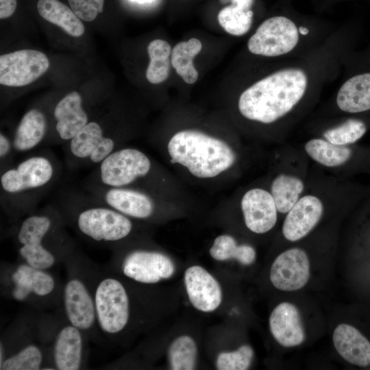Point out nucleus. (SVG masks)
<instances>
[{
  "label": "nucleus",
  "instance_id": "obj_28",
  "mask_svg": "<svg viewBox=\"0 0 370 370\" xmlns=\"http://www.w3.org/2000/svg\"><path fill=\"white\" fill-rule=\"evenodd\" d=\"M171 48L170 45L161 39L153 40L147 46L150 62L146 71L147 79L151 84L165 81L169 74Z\"/></svg>",
  "mask_w": 370,
  "mask_h": 370
},
{
  "label": "nucleus",
  "instance_id": "obj_2",
  "mask_svg": "<svg viewBox=\"0 0 370 370\" xmlns=\"http://www.w3.org/2000/svg\"><path fill=\"white\" fill-rule=\"evenodd\" d=\"M17 220L14 238L22 262L49 270L75 250L65 219L56 205L36 209Z\"/></svg>",
  "mask_w": 370,
  "mask_h": 370
},
{
  "label": "nucleus",
  "instance_id": "obj_4",
  "mask_svg": "<svg viewBox=\"0 0 370 370\" xmlns=\"http://www.w3.org/2000/svg\"><path fill=\"white\" fill-rule=\"evenodd\" d=\"M56 205L67 225L86 240L101 245H113L131 234V219L83 189H62Z\"/></svg>",
  "mask_w": 370,
  "mask_h": 370
},
{
  "label": "nucleus",
  "instance_id": "obj_1",
  "mask_svg": "<svg viewBox=\"0 0 370 370\" xmlns=\"http://www.w3.org/2000/svg\"><path fill=\"white\" fill-rule=\"evenodd\" d=\"M62 166L56 156L42 150L1 169L0 203L16 221L35 210L59 180Z\"/></svg>",
  "mask_w": 370,
  "mask_h": 370
},
{
  "label": "nucleus",
  "instance_id": "obj_13",
  "mask_svg": "<svg viewBox=\"0 0 370 370\" xmlns=\"http://www.w3.org/2000/svg\"><path fill=\"white\" fill-rule=\"evenodd\" d=\"M120 270L130 280L140 284H152L171 277L175 272V265L162 253L136 249L123 258Z\"/></svg>",
  "mask_w": 370,
  "mask_h": 370
},
{
  "label": "nucleus",
  "instance_id": "obj_23",
  "mask_svg": "<svg viewBox=\"0 0 370 370\" xmlns=\"http://www.w3.org/2000/svg\"><path fill=\"white\" fill-rule=\"evenodd\" d=\"M336 104L343 112L362 113L370 110V72L356 74L340 87Z\"/></svg>",
  "mask_w": 370,
  "mask_h": 370
},
{
  "label": "nucleus",
  "instance_id": "obj_21",
  "mask_svg": "<svg viewBox=\"0 0 370 370\" xmlns=\"http://www.w3.org/2000/svg\"><path fill=\"white\" fill-rule=\"evenodd\" d=\"M332 339L337 352L348 362L359 367L370 364V342L356 328L341 323L335 328Z\"/></svg>",
  "mask_w": 370,
  "mask_h": 370
},
{
  "label": "nucleus",
  "instance_id": "obj_9",
  "mask_svg": "<svg viewBox=\"0 0 370 370\" xmlns=\"http://www.w3.org/2000/svg\"><path fill=\"white\" fill-rule=\"evenodd\" d=\"M151 169L150 159L134 148H120L95 166L85 183L106 187H130L146 177Z\"/></svg>",
  "mask_w": 370,
  "mask_h": 370
},
{
  "label": "nucleus",
  "instance_id": "obj_27",
  "mask_svg": "<svg viewBox=\"0 0 370 370\" xmlns=\"http://www.w3.org/2000/svg\"><path fill=\"white\" fill-rule=\"evenodd\" d=\"M210 254L217 260L234 258L245 265L251 264L256 256L253 247L246 244L238 245L236 240L227 234L220 235L215 238L210 249Z\"/></svg>",
  "mask_w": 370,
  "mask_h": 370
},
{
  "label": "nucleus",
  "instance_id": "obj_32",
  "mask_svg": "<svg viewBox=\"0 0 370 370\" xmlns=\"http://www.w3.org/2000/svg\"><path fill=\"white\" fill-rule=\"evenodd\" d=\"M254 356L252 348L244 345L231 352H222L217 359L216 366L219 370H245L247 369Z\"/></svg>",
  "mask_w": 370,
  "mask_h": 370
},
{
  "label": "nucleus",
  "instance_id": "obj_15",
  "mask_svg": "<svg viewBox=\"0 0 370 370\" xmlns=\"http://www.w3.org/2000/svg\"><path fill=\"white\" fill-rule=\"evenodd\" d=\"M55 133L47 143H67L90 121L81 95L72 91L62 97L53 111Z\"/></svg>",
  "mask_w": 370,
  "mask_h": 370
},
{
  "label": "nucleus",
  "instance_id": "obj_37",
  "mask_svg": "<svg viewBox=\"0 0 370 370\" xmlns=\"http://www.w3.org/2000/svg\"><path fill=\"white\" fill-rule=\"evenodd\" d=\"M300 32H301V34L305 35V34H308V30L306 28L301 27L300 28Z\"/></svg>",
  "mask_w": 370,
  "mask_h": 370
},
{
  "label": "nucleus",
  "instance_id": "obj_25",
  "mask_svg": "<svg viewBox=\"0 0 370 370\" xmlns=\"http://www.w3.org/2000/svg\"><path fill=\"white\" fill-rule=\"evenodd\" d=\"M202 48L201 41L193 38L188 41L177 43L171 52V64L183 80L188 84L195 83L198 72L193 65L194 58Z\"/></svg>",
  "mask_w": 370,
  "mask_h": 370
},
{
  "label": "nucleus",
  "instance_id": "obj_34",
  "mask_svg": "<svg viewBox=\"0 0 370 370\" xmlns=\"http://www.w3.org/2000/svg\"><path fill=\"white\" fill-rule=\"evenodd\" d=\"M16 153L12 138L1 132L0 133V168L1 169L10 165L14 154Z\"/></svg>",
  "mask_w": 370,
  "mask_h": 370
},
{
  "label": "nucleus",
  "instance_id": "obj_11",
  "mask_svg": "<svg viewBox=\"0 0 370 370\" xmlns=\"http://www.w3.org/2000/svg\"><path fill=\"white\" fill-rule=\"evenodd\" d=\"M49 61L41 51L23 49L0 56V84L10 87L28 85L49 69Z\"/></svg>",
  "mask_w": 370,
  "mask_h": 370
},
{
  "label": "nucleus",
  "instance_id": "obj_17",
  "mask_svg": "<svg viewBox=\"0 0 370 370\" xmlns=\"http://www.w3.org/2000/svg\"><path fill=\"white\" fill-rule=\"evenodd\" d=\"M86 340L88 338L84 333L69 322L58 329L51 349L53 368L81 369L85 362Z\"/></svg>",
  "mask_w": 370,
  "mask_h": 370
},
{
  "label": "nucleus",
  "instance_id": "obj_33",
  "mask_svg": "<svg viewBox=\"0 0 370 370\" xmlns=\"http://www.w3.org/2000/svg\"><path fill=\"white\" fill-rule=\"evenodd\" d=\"M75 14L82 20L90 22L103 12L104 0H68Z\"/></svg>",
  "mask_w": 370,
  "mask_h": 370
},
{
  "label": "nucleus",
  "instance_id": "obj_24",
  "mask_svg": "<svg viewBox=\"0 0 370 370\" xmlns=\"http://www.w3.org/2000/svg\"><path fill=\"white\" fill-rule=\"evenodd\" d=\"M37 10L44 19L60 27L71 36L79 37L84 33L85 27L80 18L58 0H39Z\"/></svg>",
  "mask_w": 370,
  "mask_h": 370
},
{
  "label": "nucleus",
  "instance_id": "obj_31",
  "mask_svg": "<svg viewBox=\"0 0 370 370\" xmlns=\"http://www.w3.org/2000/svg\"><path fill=\"white\" fill-rule=\"evenodd\" d=\"M367 132V125L358 119H348L341 123L325 130L321 138L336 145H352L360 140Z\"/></svg>",
  "mask_w": 370,
  "mask_h": 370
},
{
  "label": "nucleus",
  "instance_id": "obj_36",
  "mask_svg": "<svg viewBox=\"0 0 370 370\" xmlns=\"http://www.w3.org/2000/svg\"><path fill=\"white\" fill-rule=\"evenodd\" d=\"M131 1L138 3H150L153 0H131Z\"/></svg>",
  "mask_w": 370,
  "mask_h": 370
},
{
  "label": "nucleus",
  "instance_id": "obj_20",
  "mask_svg": "<svg viewBox=\"0 0 370 370\" xmlns=\"http://www.w3.org/2000/svg\"><path fill=\"white\" fill-rule=\"evenodd\" d=\"M49 134L45 113L39 108L29 110L21 118L12 137L15 153L32 151L42 146Z\"/></svg>",
  "mask_w": 370,
  "mask_h": 370
},
{
  "label": "nucleus",
  "instance_id": "obj_3",
  "mask_svg": "<svg viewBox=\"0 0 370 370\" xmlns=\"http://www.w3.org/2000/svg\"><path fill=\"white\" fill-rule=\"evenodd\" d=\"M308 84L306 73L298 68L275 71L246 88L238 108L245 119L262 124L284 120L300 105Z\"/></svg>",
  "mask_w": 370,
  "mask_h": 370
},
{
  "label": "nucleus",
  "instance_id": "obj_30",
  "mask_svg": "<svg viewBox=\"0 0 370 370\" xmlns=\"http://www.w3.org/2000/svg\"><path fill=\"white\" fill-rule=\"evenodd\" d=\"M197 345L189 336L182 335L176 338L168 349V358L171 369L192 370L195 368Z\"/></svg>",
  "mask_w": 370,
  "mask_h": 370
},
{
  "label": "nucleus",
  "instance_id": "obj_10",
  "mask_svg": "<svg viewBox=\"0 0 370 370\" xmlns=\"http://www.w3.org/2000/svg\"><path fill=\"white\" fill-rule=\"evenodd\" d=\"M299 39V29L290 18L276 16L267 18L258 27L247 42L255 55L276 57L293 51Z\"/></svg>",
  "mask_w": 370,
  "mask_h": 370
},
{
  "label": "nucleus",
  "instance_id": "obj_12",
  "mask_svg": "<svg viewBox=\"0 0 370 370\" xmlns=\"http://www.w3.org/2000/svg\"><path fill=\"white\" fill-rule=\"evenodd\" d=\"M82 189L130 219H146L151 217L154 212L153 199L140 190L127 187H106L89 183H85Z\"/></svg>",
  "mask_w": 370,
  "mask_h": 370
},
{
  "label": "nucleus",
  "instance_id": "obj_18",
  "mask_svg": "<svg viewBox=\"0 0 370 370\" xmlns=\"http://www.w3.org/2000/svg\"><path fill=\"white\" fill-rule=\"evenodd\" d=\"M184 284L191 304L198 310L212 312L221 304V286L202 267L194 265L188 267L184 273Z\"/></svg>",
  "mask_w": 370,
  "mask_h": 370
},
{
  "label": "nucleus",
  "instance_id": "obj_14",
  "mask_svg": "<svg viewBox=\"0 0 370 370\" xmlns=\"http://www.w3.org/2000/svg\"><path fill=\"white\" fill-rule=\"evenodd\" d=\"M310 278V262L306 252L297 247L281 253L273 261L270 280L278 289L294 291L304 287Z\"/></svg>",
  "mask_w": 370,
  "mask_h": 370
},
{
  "label": "nucleus",
  "instance_id": "obj_7",
  "mask_svg": "<svg viewBox=\"0 0 370 370\" xmlns=\"http://www.w3.org/2000/svg\"><path fill=\"white\" fill-rule=\"evenodd\" d=\"M340 184H310L285 214L282 232L284 238L298 241L306 236L323 219L327 208L340 201Z\"/></svg>",
  "mask_w": 370,
  "mask_h": 370
},
{
  "label": "nucleus",
  "instance_id": "obj_8",
  "mask_svg": "<svg viewBox=\"0 0 370 370\" xmlns=\"http://www.w3.org/2000/svg\"><path fill=\"white\" fill-rule=\"evenodd\" d=\"M1 276L7 293L16 301L39 304L62 297V289L48 270L22 262L8 268Z\"/></svg>",
  "mask_w": 370,
  "mask_h": 370
},
{
  "label": "nucleus",
  "instance_id": "obj_6",
  "mask_svg": "<svg viewBox=\"0 0 370 370\" xmlns=\"http://www.w3.org/2000/svg\"><path fill=\"white\" fill-rule=\"evenodd\" d=\"M171 163L186 167L199 178L214 177L230 169L236 156L225 142L194 130L174 134L168 144Z\"/></svg>",
  "mask_w": 370,
  "mask_h": 370
},
{
  "label": "nucleus",
  "instance_id": "obj_5",
  "mask_svg": "<svg viewBox=\"0 0 370 370\" xmlns=\"http://www.w3.org/2000/svg\"><path fill=\"white\" fill-rule=\"evenodd\" d=\"M66 280L61 301L67 322L81 330L88 340L102 338L97 325L92 276V261L75 250L64 261Z\"/></svg>",
  "mask_w": 370,
  "mask_h": 370
},
{
  "label": "nucleus",
  "instance_id": "obj_26",
  "mask_svg": "<svg viewBox=\"0 0 370 370\" xmlns=\"http://www.w3.org/2000/svg\"><path fill=\"white\" fill-rule=\"evenodd\" d=\"M45 357L40 346L27 342L7 355L0 370L42 369Z\"/></svg>",
  "mask_w": 370,
  "mask_h": 370
},
{
  "label": "nucleus",
  "instance_id": "obj_35",
  "mask_svg": "<svg viewBox=\"0 0 370 370\" xmlns=\"http://www.w3.org/2000/svg\"><path fill=\"white\" fill-rule=\"evenodd\" d=\"M16 5V0H0V18L4 19L12 16Z\"/></svg>",
  "mask_w": 370,
  "mask_h": 370
},
{
  "label": "nucleus",
  "instance_id": "obj_22",
  "mask_svg": "<svg viewBox=\"0 0 370 370\" xmlns=\"http://www.w3.org/2000/svg\"><path fill=\"white\" fill-rule=\"evenodd\" d=\"M304 175L295 169L283 168L271 181L270 193L279 213L286 214L307 188Z\"/></svg>",
  "mask_w": 370,
  "mask_h": 370
},
{
  "label": "nucleus",
  "instance_id": "obj_19",
  "mask_svg": "<svg viewBox=\"0 0 370 370\" xmlns=\"http://www.w3.org/2000/svg\"><path fill=\"white\" fill-rule=\"evenodd\" d=\"M269 327L274 338L284 347H295L305 339V332L299 312L288 302H282L272 311Z\"/></svg>",
  "mask_w": 370,
  "mask_h": 370
},
{
  "label": "nucleus",
  "instance_id": "obj_29",
  "mask_svg": "<svg viewBox=\"0 0 370 370\" xmlns=\"http://www.w3.org/2000/svg\"><path fill=\"white\" fill-rule=\"evenodd\" d=\"M218 14V21L223 29L233 36H242L251 27L253 11L247 6L232 2Z\"/></svg>",
  "mask_w": 370,
  "mask_h": 370
},
{
  "label": "nucleus",
  "instance_id": "obj_16",
  "mask_svg": "<svg viewBox=\"0 0 370 370\" xmlns=\"http://www.w3.org/2000/svg\"><path fill=\"white\" fill-rule=\"evenodd\" d=\"M241 207L245 225L254 233H267L277 223L279 212L269 190L262 188L249 189L243 195Z\"/></svg>",
  "mask_w": 370,
  "mask_h": 370
}]
</instances>
